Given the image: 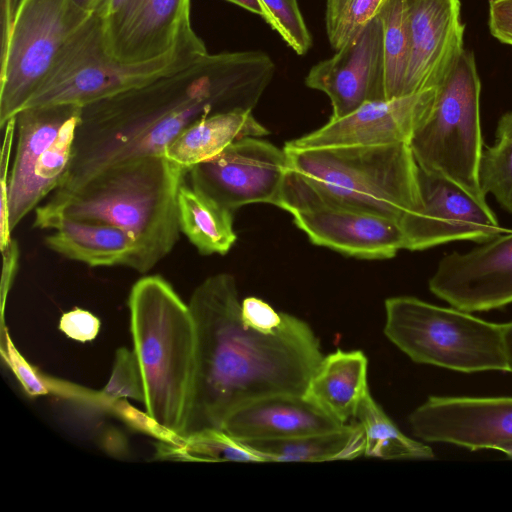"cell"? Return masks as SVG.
Returning <instances> with one entry per match:
<instances>
[{
	"label": "cell",
	"mask_w": 512,
	"mask_h": 512,
	"mask_svg": "<svg viewBox=\"0 0 512 512\" xmlns=\"http://www.w3.org/2000/svg\"><path fill=\"white\" fill-rule=\"evenodd\" d=\"M98 394L105 409L111 402L119 399L131 398L144 403L143 378L134 350L125 347L116 350L110 379Z\"/></svg>",
	"instance_id": "d6a6232c"
},
{
	"label": "cell",
	"mask_w": 512,
	"mask_h": 512,
	"mask_svg": "<svg viewBox=\"0 0 512 512\" xmlns=\"http://www.w3.org/2000/svg\"><path fill=\"white\" fill-rule=\"evenodd\" d=\"M275 68L262 51L206 53L176 72L83 107L72 163L58 189H72L119 162L163 156L202 118L253 110Z\"/></svg>",
	"instance_id": "6da1fadb"
},
{
	"label": "cell",
	"mask_w": 512,
	"mask_h": 512,
	"mask_svg": "<svg viewBox=\"0 0 512 512\" xmlns=\"http://www.w3.org/2000/svg\"><path fill=\"white\" fill-rule=\"evenodd\" d=\"M385 336L412 361L459 372L507 371L502 324L412 296L385 300Z\"/></svg>",
	"instance_id": "52a82bcc"
},
{
	"label": "cell",
	"mask_w": 512,
	"mask_h": 512,
	"mask_svg": "<svg viewBox=\"0 0 512 512\" xmlns=\"http://www.w3.org/2000/svg\"><path fill=\"white\" fill-rule=\"evenodd\" d=\"M429 289L452 307L469 313L512 303V231L466 253L444 256Z\"/></svg>",
	"instance_id": "4fadbf2b"
},
{
	"label": "cell",
	"mask_w": 512,
	"mask_h": 512,
	"mask_svg": "<svg viewBox=\"0 0 512 512\" xmlns=\"http://www.w3.org/2000/svg\"><path fill=\"white\" fill-rule=\"evenodd\" d=\"M269 131L252 110H233L202 118L188 126L164 151L163 157L189 171L245 137H263Z\"/></svg>",
	"instance_id": "7402d4cb"
},
{
	"label": "cell",
	"mask_w": 512,
	"mask_h": 512,
	"mask_svg": "<svg viewBox=\"0 0 512 512\" xmlns=\"http://www.w3.org/2000/svg\"><path fill=\"white\" fill-rule=\"evenodd\" d=\"M263 19L298 54L304 55L312 46L297 0H260Z\"/></svg>",
	"instance_id": "1f68e13d"
},
{
	"label": "cell",
	"mask_w": 512,
	"mask_h": 512,
	"mask_svg": "<svg viewBox=\"0 0 512 512\" xmlns=\"http://www.w3.org/2000/svg\"><path fill=\"white\" fill-rule=\"evenodd\" d=\"M1 356L14 373L24 391L32 397L50 393L45 376L33 368L14 345L7 327H1Z\"/></svg>",
	"instance_id": "836d02e7"
},
{
	"label": "cell",
	"mask_w": 512,
	"mask_h": 512,
	"mask_svg": "<svg viewBox=\"0 0 512 512\" xmlns=\"http://www.w3.org/2000/svg\"><path fill=\"white\" fill-rule=\"evenodd\" d=\"M81 8L93 13L102 0H74Z\"/></svg>",
	"instance_id": "bcb514c9"
},
{
	"label": "cell",
	"mask_w": 512,
	"mask_h": 512,
	"mask_svg": "<svg viewBox=\"0 0 512 512\" xmlns=\"http://www.w3.org/2000/svg\"><path fill=\"white\" fill-rule=\"evenodd\" d=\"M354 418L364 430V456L384 460L434 458L430 446L401 432L373 399L370 391L362 398Z\"/></svg>",
	"instance_id": "4316f807"
},
{
	"label": "cell",
	"mask_w": 512,
	"mask_h": 512,
	"mask_svg": "<svg viewBox=\"0 0 512 512\" xmlns=\"http://www.w3.org/2000/svg\"><path fill=\"white\" fill-rule=\"evenodd\" d=\"M1 1V52H3L8 43L12 32L13 22L17 9L16 0Z\"/></svg>",
	"instance_id": "60d3db41"
},
{
	"label": "cell",
	"mask_w": 512,
	"mask_h": 512,
	"mask_svg": "<svg viewBox=\"0 0 512 512\" xmlns=\"http://www.w3.org/2000/svg\"><path fill=\"white\" fill-rule=\"evenodd\" d=\"M495 137L512 139V110L503 114L498 120Z\"/></svg>",
	"instance_id": "b9f144b4"
},
{
	"label": "cell",
	"mask_w": 512,
	"mask_h": 512,
	"mask_svg": "<svg viewBox=\"0 0 512 512\" xmlns=\"http://www.w3.org/2000/svg\"><path fill=\"white\" fill-rule=\"evenodd\" d=\"M488 26L494 38L512 46V0H489Z\"/></svg>",
	"instance_id": "f35d334b"
},
{
	"label": "cell",
	"mask_w": 512,
	"mask_h": 512,
	"mask_svg": "<svg viewBox=\"0 0 512 512\" xmlns=\"http://www.w3.org/2000/svg\"><path fill=\"white\" fill-rule=\"evenodd\" d=\"M408 421L422 441L499 450L512 459V397L430 396Z\"/></svg>",
	"instance_id": "7c38bea8"
},
{
	"label": "cell",
	"mask_w": 512,
	"mask_h": 512,
	"mask_svg": "<svg viewBox=\"0 0 512 512\" xmlns=\"http://www.w3.org/2000/svg\"><path fill=\"white\" fill-rule=\"evenodd\" d=\"M436 87L392 99L369 101L351 113L286 142L294 148L409 144L429 115Z\"/></svg>",
	"instance_id": "5bb4252c"
},
{
	"label": "cell",
	"mask_w": 512,
	"mask_h": 512,
	"mask_svg": "<svg viewBox=\"0 0 512 512\" xmlns=\"http://www.w3.org/2000/svg\"><path fill=\"white\" fill-rule=\"evenodd\" d=\"M283 314L276 312L270 304L258 297L249 296L241 301L243 322L262 333L275 332L282 325Z\"/></svg>",
	"instance_id": "8d00e7d4"
},
{
	"label": "cell",
	"mask_w": 512,
	"mask_h": 512,
	"mask_svg": "<svg viewBox=\"0 0 512 512\" xmlns=\"http://www.w3.org/2000/svg\"><path fill=\"white\" fill-rule=\"evenodd\" d=\"M377 16L383 27L385 97H401L410 59L405 1L387 0Z\"/></svg>",
	"instance_id": "f1b7e54d"
},
{
	"label": "cell",
	"mask_w": 512,
	"mask_h": 512,
	"mask_svg": "<svg viewBox=\"0 0 512 512\" xmlns=\"http://www.w3.org/2000/svg\"><path fill=\"white\" fill-rule=\"evenodd\" d=\"M507 371L512 373V322L502 324Z\"/></svg>",
	"instance_id": "7bdbcfd3"
},
{
	"label": "cell",
	"mask_w": 512,
	"mask_h": 512,
	"mask_svg": "<svg viewBox=\"0 0 512 512\" xmlns=\"http://www.w3.org/2000/svg\"><path fill=\"white\" fill-rule=\"evenodd\" d=\"M4 137L0 160V247H4L11 237L10 213L8 205L9 161L16 135V117L11 118L3 127Z\"/></svg>",
	"instance_id": "e575fe53"
},
{
	"label": "cell",
	"mask_w": 512,
	"mask_h": 512,
	"mask_svg": "<svg viewBox=\"0 0 512 512\" xmlns=\"http://www.w3.org/2000/svg\"><path fill=\"white\" fill-rule=\"evenodd\" d=\"M286 211L313 244L346 256L383 260L404 249L400 224L393 219L318 201L299 202Z\"/></svg>",
	"instance_id": "2e32d148"
},
{
	"label": "cell",
	"mask_w": 512,
	"mask_h": 512,
	"mask_svg": "<svg viewBox=\"0 0 512 512\" xmlns=\"http://www.w3.org/2000/svg\"><path fill=\"white\" fill-rule=\"evenodd\" d=\"M226 1L231 2L235 5H238L241 8H244L252 13H255V14L263 17V7H262L260 0H226Z\"/></svg>",
	"instance_id": "f6af8a7d"
},
{
	"label": "cell",
	"mask_w": 512,
	"mask_h": 512,
	"mask_svg": "<svg viewBox=\"0 0 512 512\" xmlns=\"http://www.w3.org/2000/svg\"><path fill=\"white\" fill-rule=\"evenodd\" d=\"M191 0H126L102 19L107 53L126 64H138L167 54L183 25L191 19Z\"/></svg>",
	"instance_id": "ac0fdd59"
},
{
	"label": "cell",
	"mask_w": 512,
	"mask_h": 512,
	"mask_svg": "<svg viewBox=\"0 0 512 512\" xmlns=\"http://www.w3.org/2000/svg\"><path fill=\"white\" fill-rule=\"evenodd\" d=\"M107 409L116 414L132 429L148 434L160 442L176 443L181 438V435L162 426L147 412H140L124 399L111 402Z\"/></svg>",
	"instance_id": "d590c367"
},
{
	"label": "cell",
	"mask_w": 512,
	"mask_h": 512,
	"mask_svg": "<svg viewBox=\"0 0 512 512\" xmlns=\"http://www.w3.org/2000/svg\"><path fill=\"white\" fill-rule=\"evenodd\" d=\"M177 214L180 232L202 255H225L237 240L233 212L185 181L178 190Z\"/></svg>",
	"instance_id": "cb8c5ba5"
},
{
	"label": "cell",
	"mask_w": 512,
	"mask_h": 512,
	"mask_svg": "<svg viewBox=\"0 0 512 512\" xmlns=\"http://www.w3.org/2000/svg\"><path fill=\"white\" fill-rule=\"evenodd\" d=\"M159 458L205 462H266L265 458L222 429H204L181 436L176 443L158 441Z\"/></svg>",
	"instance_id": "83f0119b"
},
{
	"label": "cell",
	"mask_w": 512,
	"mask_h": 512,
	"mask_svg": "<svg viewBox=\"0 0 512 512\" xmlns=\"http://www.w3.org/2000/svg\"><path fill=\"white\" fill-rule=\"evenodd\" d=\"M479 183L485 195H493L512 214V139H496L494 144L484 147Z\"/></svg>",
	"instance_id": "4dcf8cb0"
},
{
	"label": "cell",
	"mask_w": 512,
	"mask_h": 512,
	"mask_svg": "<svg viewBox=\"0 0 512 512\" xmlns=\"http://www.w3.org/2000/svg\"><path fill=\"white\" fill-rule=\"evenodd\" d=\"M2 252V278H1V315L4 325L5 303L11 286L17 274L19 263V246L16 240L12 239L7 245L1 248Z\"/></svg>",
	"instance_id": "ab89813d"
},
{
	"label": "cell",
	"mask_w": 512,
	"mask_h": 512,
	"mask_svg": "<svg viewBox=\"0 0 512 512\" xmlns=\"http://www.w3.org/2000/svg\"><path fill=\"white\" fill-rule=\"evenodd\" d=\"M410 59L404 96L437 87L464 50L459 0H404Z\"/></svg>",
	"instance_id": "e0dca14e"
},
{
	"label": "cell",
	"mask_w": 512,
	"mask_h": 512,
	"mask_svg": "<svg viewBox=\"0 0 512 512\" xmlns=\"http://www.w3.org/2000/svg\"><path fill=\"white\" fill-rule=\"evenodd\" d=\"M128 308L146 412L183 436L197 367L196 327L189 305L165 278L148 275L132 286Z\"/></svg>",
	"instance_id": "5b68a950"
},
{
	"label": "cell",
	"mask_w": 512,
	"mask_h": 512,
	"mask_svg": "<svg viewBox=\"0 0 512 512\" xmlns=\"http://www.w3.org/2000/svg\"><path fill=\"white\" fill-rule=\"evenodd\" d=\"M289 163L284 148L245 137L191 168L190 185L234 212L254 203L278 207Z\"/></svg>",
	"instance_id": "30bf717a"
},
{
	"label": "cell",
	"mask_w": 512,
	"mask_h": 512,
	"mask_svg": "<svg viewBox=\"0 0 512 512\" xmlns=\"http://www.w3.org/2000/svg\"><path fill=\"white\" fill-rule=\"evenodd\" d=\"M206 53V46L190 20L183 25L175 46L167 54L138 64L120 62L107 53L102 19L92 13L66 44L50 74L24 108L47 105L83 108L176 72Z\"/></svg>",
	"instance_id": "8992f818"
},
{
	"label": "cell",
	"mask_w": 512,
	"mask_h": 512,
	"mask_svg": "<svg viewBox=\"0 0 512 512\" xmlns=\"http://www.w3.org/2000/svg\"><path fill=\"white\" fill-rule=\"evenodd\" d=\"M100 324L99 318L91 312L74 308L61 316L59 329L69 338L87 342L97 337Z\"/></svg>",
	"instance_id": "74e56055"
},
{
	"label": "cell",
	"mask_w": 512,
	"mask_h": 512,
	"mask_svg": "<svg viewBox=\"0 0 512 512\" xmlns=\"http://www.w3.org/2000/svg\"><path fill=\"white\" fill-rule=\"evenodd\" d=\"M278 207L318 201L400 221L420 205L419 167L410 145L294 148Z\"/></svg>",
	"instance_id": "277c9868"
},
{
	"label": "cell",
	"mask_w": 512,
	"mask_h": 512,
	"mask_svg": "<svg viewBox=\"0 0 512 512\" xmlns=\"http://www.w3.org/2000/svg\"><path fill=\"white\" fill-rule=\"evenodd\" d=\"M244 443L260 453L266 462L351 460L364 455L365 451L364 430L358 421L291 439Z\"/></svg>",
	"instance_id": "d4e9b609"
},
{
	"label": "cell",
	"mask_w": 512,
	"mask_h": 512,
	"mask_svg": "<svg viewBox=\"0 0 512 512\" xmlns=\"http://www.w3.org/2000/svg\"><path fill=\"white\" fill-rule=\"evenodd\" d=\"M82 110L69 118L36 162L30 182L17 207L10 213L13 231L39 203L65 181L74 153L76 130Z\"/></svg>",
	"instance_id": "484cf974"
},
{
	"label": "cell",
	"mask_w": 512,
	"mask_h": 512,
	"mask_svg": "<svg viewBox=\"0 0 512 512\" xmlns=\"http://www.w3.org/2000/svg\"><path fill=\"white\" fill-rule=\"evenodd\" d=\"M343 425L303 395L276 394L234 410L221 429L241 442H252L291 439Z\"/></svg>",
	"instance_id": "d6986e66"
},
{
	"label": "cell",
	"mask_w": 512,
	"mask_h": 512,
	"mask_svg": "<svg viewBox=\"0 0 512 512\" xmlns=\"http://www.w3.org/2000/svg\"><path fill=\"white\" fill-rule=\"evenodd\" d=\"M188 305L196 327L197 367L183 436L221 429L234 410L256 399L304 394L324 357L307 322L284 313L273 333L248 327L241 317L236 280L229 273L204 279Z\"/></svg>",
	"instance_id": "7a4b0ae2"
},
{
	"label": "cell",
	"mask_w": 512,
	"mask_h": 512,
	"mask_svg": "<svg viewBox=\"0 0 512 512\" xmlns=\"http://www.w3.org/2000/svg\"><path fill=\"white\" fill-rule=\"evenodd\" d=\"M368 359L360 350L337 349L323 357L303 396L342 424L355 417L369 391Z\"/></svg>",
	"instance_id": "44dd1931"
},
{
	"label": "cell",
	"mask_w": 512,
	"mask_h": 512,
	"mask_svg": "<svg viewBox=\"0 0 512 512\" xmlns=\"http://www.w3.org/2000/svg\"><path fill=\"white\" fill-rule=\"evenodd\" d=\"M387 0H327L325 23L331 47L338 51L349 43Z\"/></svg>",
	"instance_id": "f546056e"
},
{
	"label": "cell",
	"mask_w": 512,
	"mask_h": 512,
	"mask_svg": "<svg viewBox=\"0 0 512 512\" xmlns=\"http://www.w3.org/2000/svg\"><path fill=\"white\" fill-rule=\"evenodd\" d=\"M82 108L74 105H47L22 109L16 117V153L8 178V205L11 213L19 204L33 169L64 123Z\"/></svg>",
	"instance_id": "603a6c76"
},
{
	"label": "cell",
	"mask_w": 512,
	"mask_h": 512,
	"mask_svg": "<svg viewBox=\"0 0 512 512\" xmlns=\"http://www.w3.org/2000/svg\"><path fill=\"white\" fill-rule=\"evenodd\" d=\"M480 93L474 54L464 49L436 87L431 111L409 145L420 169L441 176L485 201L479 183L484 150Z\"/></svg>",
	"instance_id": "ba28073f"
},
{
	"label": "cell",
	"mask_w": 512,
	"mask_h": 512,
	"mask_svg": "<svg viewBox=\"0 0 512 512\" xmlns=\"http://www.w3.org/2000/svg\"><path fill=\"white\" fill-rule=\"evenodd\" d=\"M126 0H102L94 10L93 14L105 18L117 11Z\"/></svg>",
	"instance_id": "ee69618b"
},
{
	"label": "cell",
	"mask_w": 512,
	"mask_h": 512,
	"mask_svg": "<svg viewBox=\"0 0 512 512\" xmlns=\"http://www.w3.org/2000/svg\"><path fill=\"white\" fill-rule=\"evenodd\" d=\"M91 14L74 0H19L9 43L0 55L2 129L41 87Z\"/></svg>",
	"instance_id": "9c48e42d"
},
{
	"label": "cell",
	"mask_w": 512,
	"mask_h": 512,
	"mask_svg": "<svg viewBox=\"0 0 512 512\" xmlns=\"http://www.w3.org/2000/svg\"><path fill=\"white\" fill-rule=\"evenodd\" d=\"M420 205L399 221L404 249L418 251L451 241L486 242L503 232L487 201L419 168Z\"/></svg>",
	"instance_id": "8fae6325"
},
{
	"label": "cell",
	"mask_w": 512,
	"mask_h": 512,
	"mask_svg": "<svg viewBox=\"0 0 512 512\" xmlns=\"http://www.w3.org/2000/svg\"><path fill=\"white\" fill-rule=\"evenodd\" d=\"M188 171L163 156L108 166L72 189H56L35 208L33 227L53 229L65 219L113 225L138 247L136 271L146 273L179 239L177 195Z\"/></svg>",
	"instance_id": "3957f363"
},
{
	"label": "cell",
	"mask_w": 512,
	"mask_h": 512,
	"mask_svg": "<svg viewBox=\"0 0 512 512\" xmlns=\"http://www.w3.org/2000/svg\"><path fill=\"white\" fill-rule=\"evenodd\" d=\"M44 243L55 253L90 267L126 266L136 269L138 247L123 230L102 222L65 219Z\"/></svg>",
	"instance_id": "ffe728a7"
},
{
	"label": "cell",
	"mask_w": 512,
	"mask_h": 512,
	"mask_svg": "<svg viewBox=\"0 0 512 512\" xmlns=\"http://www.w3.org/2000/svg\"><path fill=\"white\" fill-rule=\"evenodd\" d=\"M383 27L378 16L349 43L308 72L305 83L325 93L340 118L362 104L385 97Z\"/></svg>",
	"instance_id": "9a60e30c"
}]
</instances>
